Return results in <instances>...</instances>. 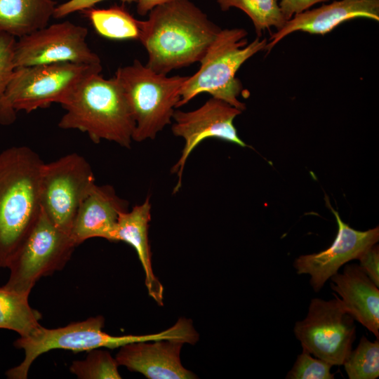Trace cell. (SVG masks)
Here are the masks:
<instances>
[{"label":"cell","instance_id":"6da1fadb","mask_svg":"<svg viewBox=\"0 0 379 379\" xmlns=\"http://www.w3.org/2000/svg\"><path fill=\"white\" fill-rule=\"evenodd\" d=\"M139 41L146 49V66L168 74L199 62L220 27L190 0H174L154 7L140 20Z\"/></svg>","mask_w":379,"mask_h":379},{"label":"cell","instance_id":"7a4b0ae2","mask_svg":"<svg viewBox=\"0 0 379 379\" xmlns=\"http://www.w3.org/2000/svg\"><path fill=\"white\" fill-rule=\"evenodd\" d=\"M44 164L27 146L0 152V267L8 268L39 217Z\"/></svg>","mask_w":379,"mask_h":379},{"label":"cell","instance_id":"3957f363","mask_svg":"<svg viewBox=\"0 0 379 379\" xmlns=\"http://www.w3.org/2000/svg\"><path fill=\"white\" fill-rule=\"evenodd\" d=\"M62 107L65 112L58 122L60 128L86 133L95 143L106 140L130 148L135 122L114 77L89 76Z\"/></svg>","mask_w":379,"mask_h":379},{"label":"cell","instance_id":"277c9868","mask_svg":"<svg viewBox=\"0 0 379 379\" xmlns=\"http://www.w3.org/2000/svg\"><path fill=\"white\" fill-rule=\"evenodd\" d=\"M104 325L105 318L98 315L53 329L41 326L32 335L20 337L13 343V345L24 351L25 357L18 366L6 372L7 378L26 379L34 361L41 354L52 350L62 349L74 352H89L104 347L114 349L138 341L159 339L185 340L187 337V326L180 320L165 331L146 335L114 336L103 331Z\"/></svg>","mask_w":379,"mask_h":379},{"label":"cell","instance_id":"5b68a950","mask_svg":"<svg viewBox=\"0 0 379 379\" xmlns=\"http://www.w3.org/2000/svg\"><path fill=\"white\" fill-rule=\"evenodd\" d=\"M248 32L243 28L221 29L200 60V67L189 76L180 90L177 108L187 104L197 95L207 93L241 109L246 105L238 100L243 91L236 77L239 67L251 57L265 50L267 39L257 36L248 44Z\"/></svg>","mask_w":379,"mask_h":379},{"label":"cell","instance_id":"8992f818","mask_svg":"<svg viewBox=\"0 0 379 379\" xmlns=\"http://www.w3.org/2000/svg\"><path fill=\"white\" fill-rule=\"evenodd\" d=\"M119 82L135 122L133 140H153L170 124L180 99V90L189 76L159 74L138 60L119 67Z\"/></svg>","mask_w":379,"mask_h":379},{"label":"cell","instance_id":"52a82bcc","mask_svg":"<svg viewBox=\"0 0 379 379\" xmlns=\"http://www.w3.org/2000/svg\"><path fill=\"white\" fill-rule=\"evenodd\" d=\"M102 65L60 62L16 67L6 99L16 112H32L52 103H67L89 76L100 73Z\"/></svg>","mask_w":379,"mask_h":379},{"label":"cell","instance_id":"ba28073f","mask_svg":"<svg viewBox=\"0 0 379 379\" xmlns=\"http://www.w3.org/2000/svg\"><path fill=\"white\" fill-rule=\"evenodd\" d=\"M69 234L59 229L41 208L32 231L11 260L6 289L29 295L43 277L62 270L76 247Z\"/></svg>","mask_w":379,"mask_h":379},{"label":"cell","instance_id":"9c48e42d","mask_svg":"<svg viewBox=\"0 0 379 379\" xmlns=\"http://www.w3.org/2000/svg\"><path fill=\"white\" fill-rule=\"evenodd\" d=\"M95 185L90 164L77 153L44 163L40 182L41 208L59 229L69 234L81 203Z\"/></svg>","mask_w":379,"mask_h":379},{"label":"cell","instance_id":"30bf717a","mask_svg":"<svg viewBox=\"0 0 379 379\" xmlns=\"http://www.w3.org/2000/svg\"><path fill=\"white\" fill-rule=\"evenodd\" d=\"M333 295L330 300L312 299L307 317L296 321L294 333L311 354L341 366L352 350L356 326L341 299Z\"/></svg>","mask_w":379,"mask_h":379},{"label":"cell","instance_id":"8fae6325","mask_svg":"<svg viewBox=\"0 0 379 379\" xmlns=\"http://www.w3.org/2000/svg\"><path fill=\"white\" fill-rule=\"evenodd\" d=\"M88 29L66 20L36 30L16 40V67L71 62L100 65V57L88 46Z\"/></svg>","mask_w":379,"mask_h":379},{"label":"cell","instance_id":"7c38bea8","mask_svg":"<svg viewBox=\"0 0 379 379\" xmlns=\"http://www.w3.org/2000/svg\"><path fill=\"white\" fill-rule=\"evenodd\" d=\"M241 112V109L213 97L194 110H175L172 133L175 136L182 138L185 145L180 159L171 168V173L176 174L178 177L173 194L178 192L182 185V172L187 158L204 140L215 138L233 142L240 147L248 146L239 137L233 124L235 117Z\"/></svg>","mask_w":379,"mask_h":379},{"label":"cell","instance_id":"4fadbf2b","mask_svg":"<svg viewBox=\"0 0 379 379\" xmlns=\"http://www.w3.org/2000/svg\"><path fill=\"white\" fill-rule=\"evenodd\" d=\"M328 206L338 227L333 244L319 253L300 255L293 263L298 274L310 275V284L316 293L343 265L358 259L379 239L378 226L366 231L354 230L342 220L338 211L330 204Z\"/></svg>","mask_w":379,"mask_h":379},{"label":"cell","instance_id":"5bb4252c","mask_svg":"<svg viewBox=\"0 0 379 379\" xmlns=\"http://www.w3.org/2000/svg\"><path fill=\"white\" fill-rule=\"evenodd\" d=\"M184 344L178 339L131 343L119 347L115 359L119 366L149 379H194L196 375L181 363Z\"/></svg>","mask_w":379,"mask_h":379},{"label":"cell","instance_id":"9a60e30c","mask_svg":"<svg viewBox=\"0 0 379 379\" xmlns=\"http://www.w3.org/2000/svg\"><path fill=\"white\" fill-rule=\"evenodd\" d=\"M358 18L379 21V0H339L307 10L286 21L267 42V52L287 35L297 31L325 34L344 22Z\"/></svg>","mask_w":379,"mask_h":379},{"label":"cell","instance_id":"2e32d148","mask_svg":"<svg viewBox=\"0 0 379 379\" xmlns=\"http://www.w3.org/2000/svg\"><path fill=\"white\" fill-rule=\"evenodd\" d=\"M128 206V201L121 199L111 185H95L77 210L70 237L77 246L95 237L112 241L119 215L127 211Z\"/></svg>","mask_w":379,"mask_h":379},{"label":"cell","instance_id":"e0dca14e","mask_svg":"<svg viewBox=\"0 0 379 379\" xmlns=\"http://www.w3.org/2000/svg\"><path fill=\"white\" fill-rule=\"evenodd\" d=\"M331 288L340 295L353 319L379 338L378 287L357 264L345 265L331 278Z\"/></svg>","mask_w":379,"mask_h":379},{"label":"cell","instance_id":"ac0fdd59","mask_svg":"<svg viewBox=\"0 0 379 379\" xmlns=\"http://www.w3.org/2000/svg\"><path fill=\"white\" fill-rule=\"evenodd\" d=\"M151 208L148 196L143 203L135 206L131 211L120 213L112 241L126 242L135 250L145 272V284L148 294L159 305L162 306L164 287L153 272L148 238Z\"/></svg>","mask_w":379,"mask_h":379},{"label":"cell","instance_id":"d6986e66","mask_svg":"<svg viewBox=\"0 0 379 379\" xmlns=\"http://www.w3.org/2000/svg\"><path fill=\"white\" fill-rule=\"evenodd\" d=\"M55 0H0V32L20 38L48 25Z\"/></svg>","mask_w":379,"mask_h":379},{"label":"cell","instance_id":"ffe728a7","mask_svg":"<svg viewBox=\"0 0 379 379\" xmlns=\"http://www.w3.org/2000/svg\"><path fill=\"white\" fill-rule=\"evenodd\" d=\"M29 295L0 287V328L16 332L20 337L34 333L41 325V314L28 302Z\"/></svg>","mask_w":379,"mask_h":379},{"label":"cell","instance_id":"44dd1931","mask_svg":"<svg viewBox=\"0 0 379 379\" xmlns=\"http://www.w3.org/2000/svg\"><path fill=\"white\" fill-rule=\"evenodd\" d=\"M96 32L111 39H135L140 36V20L135 19L124 6L108 8H91L82 11Z\"/></svg>","mask_w":379,"mask_h":379},{"label":"cell","instance_id":"7402d4cb","mask_svg":"<svg viewBox=\"0 0 379 379\" xmlns=\"http://www.w3.org/2000/svg\"><path fill=\"white\" fill-rule=\"evenodd\" d=\"M223 11L234 7L244 11L251 20L258 37L274 27L278 29L286 22L277 0H216Z\"/></svg>","mask_w":379,"mask_h":379},{"label":"cell","instance_id":"603a6c76","mask_svg":"<svg viewBox=\"0 0 379 379\" xmlns=\"http://www.w3.org/2000/svg\"><path fill=\"white\" fill-rule=\"evenodd\" d=\"M350 379H375L379 376V342L362 336L343 364Z\"/></svg>","mask_w":379,"mask_h":379},{"label":"cell","instance_id":"cb8c5ba5","mask_svg":"<svg viewBox=\"0 0 379 379\" xmlns=\"http://www.w3.org/2000/svg\"><path fill=\"white\" fill-rule=\"evenodd\" d=\"M119 364L109 352L95 349L83 360L74 361L69 371L80 379H120Z\"/></svg>","mask_w":379,"mask_h":379},{"label":"cell","instance_id":"d4e9b609","mask_svg":"<svg viewBox=\"0 0 379 379\" xmlns=\"http://www.w3.org/2000/svg\"><path fill=\"white\" fill-rule=\"evenodd\" d=\"M16 38L0 32V124L8 126L16 119L17 112L8 104L6 93L15 69L14 48Z\"/></svg>","mask_w":379,"mask_h":379},{"label":"cell","instance_id":"484cf974","mask_svg":"<svg viewBox=\"0 0 379 379\" xmlns=\"http://www.w3.org/2000/svg\"><path fill=\"white\" fill-rule=\"evenodd\" d=\"M333 366L321 359H315L305 348L298 354L292 368L287 373V379H333L331 373Z\"/></svg>","mask_w":379,"mask_h":379},{"label":"cell","instance_id":"4316f807","mask_svg":"<svg viewBox=\"0 0 379 379\" xmlns=\"http://www.w3.org/2000/svg\"><path fill=\"white\" fill-rule=\"evenodd\" d=\"M359 265L371 281L379 287V248L373 245L357 259Z\"/></svg>","mask_w":379,"mask_h":379},{"label":"cell","instance_id":"83f0119b","mask_svg":"<svg viewBox=\"0 0 379 379\" xmlns=\"http://www.w3.org/2000/svg\"><path fill=\"white\" fill-rule=\"evenodd\" d=\"M105 0H69L56 6L53 18L55 19L63 18L74 12L84 11L93 8V6ZM123 3L131 4L137 0H120Z\"/></svg>","mask_w":379,"mask_h":379},{"label":"cell","instance_id":"f1b7e54d","mask_svg":"<svg viewBox=\"0 0 379 379\" xmlns=\"http://www.w3.org/2000/svg\"><path fill=\"white\" fill-rule=\"evenodd\" d=\"M329 0H280L279 6L286 21L289 20L295 15L309 10L316 4Z\"/></svg>","mask_w":379,"mask_h":379},{"label":"cell","instance_id":"f546056e","mask_svg":"<svg viewBox=\"0 0 379 379\" xmlns=\"http://www.w3.org/2000/svg\"><path fill=\"white\" fill-rule=\"evenodd\" d=\"M174 0H137L136 11L141 16L147 15L154 7Z\"/></svg>","mask_w":379,"mask_h":379}]
</instances>
